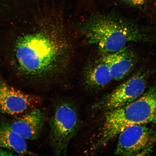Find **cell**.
Segmentation results:
<instances>
[{"label":"cell","mask_w":156,"mask_h":156,"mask_svg":"<svg viewBox=\"0 0 156 156\" xmlns=\"http://www.w3.org/2000/svg\"><path fill=\"white\" fill-rule=\"evenodd\" d=\"M32 28L16 42L15 55L23 76L41 85L57 83L67 75L75 44L61 9L38 5Z\"/></svg>","instance_id":"1"},{"label":"cell","mask_w":156,"mask_h":156,"mask_svg":"<svg viewBox=\"0 0 156 156\" xmlns=\"http://www.w3.org/2000/svg\"><path fill=\"white\" fill-rule=\"evenodd\" d=\"M80 29L87 43L102 54L118 51L130 43L156 42L149 29L116 13L93 14L84 21Z\"/></svg>","instance_id":"2"},{"label":"cell","mask_w":156,"mask_h":156,"mask_svg":"<svg viewBox=\"0 0 156 156\" xmlns=\"http://www.w3.org/2000/svg\"><path fill=\"white\" fill-rule=\"evenodd\" d=\"M96 135L91 138L90 150L104 146L128 127L156 123V86L126 106L107 111Z\"/></svg>","instance_id":"3"},{"label":"cell","mask_w":156,"mask_h":156,"mask_svg":"<svg viewBox=\"0 0 156 156\" xmlns=\"http://www.w3.org/2000/svg\"><path fill=\"white\" fill-rule=\"evenodd\" d=\"M50 141L54 155H65L80 127L79 112L74 103L64 100L56 105L49 122Z\"/></svg>","instance_id":"4"},{"label":"cell","mask_w":156,"mask_h":156,"mask_svg":"<svg viewBox=\"0 0 156 156\" xmlns=\"http://www.w3.org/2000/svg\"><path fill=\"white\" fill-rule=\"evenodd\" d=\"M115 154L123 156L149 155L156 141V132L146 124L128 127L119 134Z\"/></svg>","instance_id":"5"},{"label":"cell","mask_w":156,"mask_h":156,"mask_svg":"<svg viewBox=\"0 0 156 156\" xmlns=\"http://www.w3.org/2000/svg\"><path fill=\"white\" fill-rule=\"evenodd\" d=\"M147 72L142 69L109 94L96 105L107 111L129 104L143 94L146 86Z\"/></svg>","instance_id":"6"},{"label":"cell","mask_w":156,"mask_h":156,"mask_svg":"<svg viewBox=\"0 0 156 156\" xmlns=\"http://www.w3.org/2000/svg\"><path fill=\"white\" fill-rule=\"evenodd\" d=\"M43 100L41 97L10 86L0 77V112L11 115L22 114L37 108Z\"/></svg>","instance_id":"7"},{"label":"cell","mask_w":156,"mask_h":156,"mask_svg":"<svg viewBox=\"0 0 156 156\" xmlns=\"http://www.w3.org/2000/svg\"><path fill=\"white\" fill-rule=\"evenodd\" d=\"M112 79L120 81L133 71L137 63V56L126 46L112 53L102 54Z\"/></svg>","instance_id":"8"},{"label":"cell","mask_w":156,"mask_h":156,"mask_svg":"<svg viewBox=\"0 0 156 156\" xmlns=\"http://www.w3.org/2000/svg\"><path fill=\"white\" fill-rule=\"evenodd\" d=\"M91 59L84 68L83 84L90 91H98L103 88L112 80L110 70L103 54Z\"/></svg>","instance_id":"9"},{"label":"cell","mask_w":156,"mask_h":156,"mask_svg":"<svg viewBox=\"0 0 156 156\" xmlns=\"http://www.w3.org/2000/svg\"><path fill=\"white\" fill-rule=\"evenodd\" d=\"M44 123V113L36 108L19 117L9 125L13 131L25 140H35L42 131Z\"/></svg>","instance_id":"10"},{"label":"cell","mask_w":156,"mask_h":156,"mask_svg":"<svg viewBox=\"0 0 156 156\" xmlns=\"http://www.w3.org/2000/svg\"><path fill=\"white\" fill-rule=\"evenodd\" d=\"M25 140L13 131L9 125L3 124L0 126V148L20 155H33L28 151Z\"/></svg>","instance_id":"11"},{"label":"cell","mask_w":156,"mask_h":156,"mask_svg":"<svg viewBox=\"0 0 156 156\" xmlns=\"http://www.w3.org/2000/svg\"><path fill=\"white\" fill-rule=\"evenodd\" d=\"M152 0H122L127 4L132 7L142 8L151 2Z\"/></svg>","instance_id":"12"},{"label":"cell","mask_w":156,"mask_h":156,"mask_svg":"<svg viewBox=\"0 0 156 156\" xmlns=\"http://www.w3.org/2000/svg\"><path fill=\"white\" fill-rule=\"evenodd\" d=\"M155 2H156V0H155Z\"/></svg>","instance_id":"13"}]
</instances>
